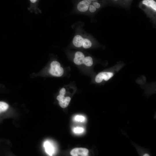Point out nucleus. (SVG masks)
I'll use <instances>...</instances> for the list:
<instances>
[{
	"label": "nucleus",
	"instance_id": "obj_1",
	"mask_svg": "<svg viewBox=\"0 0 156 156\" xmlns=\"http://www.w3.org/2000/svg\"><path fill=\"white\" fill-rule=\"evenodd\" d=\"M77 27L72 40L73 45L77 48L82 47L85 49L90 48L92 45L91 36L85 31L81 26Z\"/></svg>",
	"mask_w": 156,
	"mask_h": 156
},
{
	"label": "nucleus",
	"instance_id": "obj_2",
	"mask_svg": "<svg viewBox=\"0 0 156 156\" xmlns=\"http://www.w3.org/2000/svg\"><path fill=\"white\" fill-rule=\"evenodd\" d=\"M142 3L146 7L143 10L147 16L154 22H155L156 2L154 0H143Z\"/></svg>",
	"mask_w": 156,
	"mask_h": 156
},
{
	"label": "nucleus",
	"instance_id": "obj_3",
	"mask_svg": "<svg viewBox=\"0 0 156 156\" xmlns=\"http://www.w3.org/2000/svg\"><path fill=\"white\" fill-rule=\"evenodd\" d=\"M51 68L49 70L50 73L52 75L60 77L64 73L63 68L60 67V64L57 61H53L51 64Z\"/></svg>",
	"mask_w": 156,
	"mask_h": 156
},
{
	"label": "nucleus",
	"instance_id": "obj_4",
	"mask_svg": "<svg viewBox=\"0 0 156 156\" xmlns=\"http://www.w3.org/2000/svg\"><path fill=\"white\" fill-rule=\"evenodd\" d=\"M96 0H82L79 2L77 9L78 13H87L89 6Z\"/></svg>",
	"mask_w": 156,
	"mask_h": 156
},
{
	"label": "nucleus",
	"instance_id": "obj_5",
	"mask_svg": "<svg viewBox=\"0 0 156 156\" xmlns=\"http://www.w3.org/2000/svg\"><path fill=\"white\" fill-rule=\"evenodd\" d=\"M114 75L113 73L110 72H102L99 73L96 76L95 81L97 83L101 82L103 80L107 81L111 79Z\"/></svg>",
	"mask_w": 156,
	"mask_h": 156
},
{
	"label": "nucleus",
	"instance_id": "obj_6",
	"mask_svg": "<svg viewBox=\"0 0 156 156\" xmlns=\"http://www.w3.org/2000/svg\"><path fill=\"white\" fill-rule=\"evenodd\" d=\"M64 94L60 93L57 97V99L59 101V104L62 108L66 107L69 105L71 100L69 97H65Z\"/></svg>",
	"mask_w": 156,
	"mask_h": 156
},
{
	"label": "nucleus",
	"instance_id": "obj_7",
	"mask_svg": "<svg viewBox=\"0 0 156 156\" xmlns=\"http://www.w3.org/2000/svg\"><path fill=\"white\" fill-rule=\"evenodd\" d=\"M88 150L84 148H76L70 152L71 155L73 156H86L88 155Z\"/></svg>",
	"mask_w": 156,
	"mask_h": 156
},
{
	"label": "nucleus",
	"instance_id": "obj_8",
	"mask_svg": "<svg viewBox=\"0 0 156 156\" xmlns=\"http://www.w3.org/2000/svg\"><path fill=\"white\" fill-rule=\"evenodd\" d=\"M85 57L84 55L82 52L80 51L76 52L73 60L74 63L78 65L83 64V61Z\"/></svg>",
	"mask_w": 156,
	"mask_h": 156
},
{
	"label": "nucleus",
	"instance_id": "obj_9",
	"mask_svg": "<svg viewBox=\"0 0 156 156\" xmlns=\"http://www.w3.org/2000/svg\"><path fill=\"white\" fill-rule=\"evenodd\" d=\"M45 151L49 155L52 156L54 152V148L52 144L48 141H46L44 144Z\"/></svg>",
	"mask_w": 156,
	"mask_h": 156
},
{
	"label": "nucleus",
	"instance_id": "obj_10",
	"mask_svg": "<svg viewBox=\"0 0 156 156\" xmlns=\"http://www.w3.org/2000/svg\"><path fill=\"white\" fill-rule=\"evenodd\" d=\"M83 63L88 66H92L93 64L92 58L89 56L85 57L83 60Z\"/></svg>",
	"mask_w": 156,
	"mask_h": 156
},
{
	"label": "nucleus",
	"instance_id": "obj_11",
	"mask_svg": "<svg viewBox=\"0 0 156 156\" xmlns=\"http://www.w3.org/2000/svg\"><path fill=\"white\" fill-rule=\"evenodd\" d=\"M8 105L6 103L0 101V112L5 111L8 109Z\"/></svg>",
	"mask_w": 156,
	"mask_h": 156
},
{
	"label": "nucleus",
	"instance_id": "obj_12",
	"mask_svg": "<svg viewBox=\"0 0 156 156\" xmlns=\"http://www.w3.org/2000/svg\"><path fill=\"white\" fill-rule=\"evenodd\" d=\"M75 120L79 122H83L85 120V117L81 115H77L74 118Z\"/></svg>",
	"mask_w": 156,
	"mask_h": 156
},
{
	"label": "nucleus",
	"instance_id": "obj_13",
	"mask_svg": "<svg viewBox=\"0 0 156 156\" xmlns=\"http://www.w3.org/2000/svg\"><path fill=\"white\" fill-rule=\"evenodd\" d=\"M83 128L80 127H76L74 128L73 129V132L76 133H81L83 132Z\"/></svg>",
	"mask_w": 156,
	"mask_h": 156
},
{
	"label": "nucleus",
	"instance_id": "obj_14",
	"mask_svg": "<svg viewBox=\"0 0 156 156\" xmlns=\"http://www.w3.org/2000/svg\"><path fill=\"white\" fill-rule=\"evenodd\" d=\"M92 5H93L97 10L99 9L101 7L100 4L96 1L93 2Z\"/></svg>",
	"mask_w": 156,
	"mask_h": 156
},
{
	"label": "nucleus",
	"instance_id": "obj_15",
	"mask_svg": "<svg viewBox=\"0 0 156 156\" xmlns=\"http://www.w3.org/2000/svg\"><path fill=\"white\" fill-rule=\"evenodd\" d=\"M37 0H30V1L32 3H34L36 2Z\"/></svg>",
	"mask_w": 156,
	"mask_h": 156
},
{
	"label": "nucleus",
	"instance_id": "obj_16",
	"mask_svg": "<svg viewBox=\"0 0 156 156\" xmlns=\"http://www.w3.org/2000/svg\"><path fill=\"white\" fill-rule=\"evenodd\" d=\"M114 0V1H117L118 0Z\"/></svg>",
	"mask_w": 156,
	"mask_h": 156
}]
</instances>
